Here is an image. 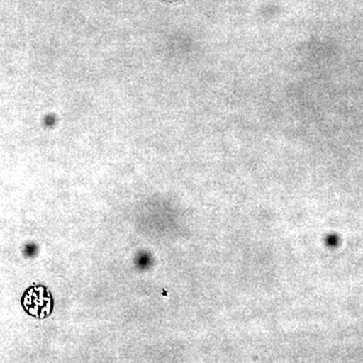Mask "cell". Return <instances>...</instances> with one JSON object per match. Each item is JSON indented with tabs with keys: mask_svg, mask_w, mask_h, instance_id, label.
<instances>
[{
	"mask_svg": "<svg viewBox=\"0 0 363 363\" xmlns=\"http://www.w3.org/2000/svg\"><path fill=\"white\" fill-rule=\"evenodd\" d=\"M168 1H169V2H172V1H178V0H168Z\"/></svg>",
	"mask_w": 363,
	"mask_h": 363,
	"instance_id": "6da1fadb",
	"label": "cell"
}]
</instances>
